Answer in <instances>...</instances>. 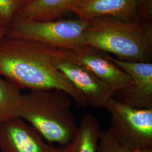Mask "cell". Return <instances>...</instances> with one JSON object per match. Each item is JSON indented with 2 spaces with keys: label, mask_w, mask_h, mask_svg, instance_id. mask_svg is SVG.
I'll use <instances>...</instances> for the list:
<instances>
[{
  "label": "cell",
  "mask_w": 152,
  "mask_h": 152,
  "mask_svg": "<svg viewBox=\"0 0 152 152\" xmlns=\"http://www.w3.org/2000/svg\"><path fill=\"white\" fill-rule=\"evenodd\" d=\"M53 64L84 96L91 107L105 108L112 98L110 87L79 63L72 50L57 48Z\"/></svg>",
  "instance_id": "obj_6"
},
{
  "label": "cell",
  "mask_w": 152,
  "mask_h": 152,
  "mask_svg": "<svg viewBox=\"0 0 152 152\" xmlns=\"http://www.w3.org/2000/svg\"><path fill=\"white\" fill-rule=\"evenodd\" d=\"M7 28H6L0 27V39L4 38L7 33Z\"/></svg>",
  "instance_id": "obj_17"
},
{
  "label": "cell",
  "mask_w": 152,
  "mask_h": 152,
  "mask_svg": "<svg viewBox=\"0 0 152 152\" xmlns=\"http://www.w3.org/2000/svg\"><path fill=\"white\" fill-rule=\"evenodd\" d=\"M102 132L96 117L90 113L85 114L81 118L76 136L68 145L71 152H98Z\"/></svg>",
  "instance_id": "obj_12"
},
{
  "label": "cell",
  "mask_w": 152,
  "mask_h": 152,
  "mask_svg": "<svg viewBox=\"0 0 152 152\" xmlns=\"http://www.w3.org/2000/svg\"><path fill=\"white\" fill-rule=\"evenodd\" d=\"M141 152H152V148H147V149H144L143 150H141Z\"/></svg>",
  "instance_id": "obj_18"
},
{
  "label": "cell",
  "mask_w": 152,
  "mask_h": 152,
  "mask_svg": "<svg viewBox=\"0 0 152 152\" xmlns=\"http://www.w3.org/2000/svg\"><path fill=\"white\" fill-rule=\"evenodd\" d=\"M56 149L44 141L38 131L20 117L0 123L2 152H56Z\"/></svg>",
  "instance_id": "obj_9"
},
{
  "label": "cell",
  "mask_w": 152,
  "mask_h": 152,
  "mask_svg": "<svg viewBox=\"0 0 152 152\" xmlns=\"http://www.w3.org/2000/svg\"><path fill=\"white\" fill-rule=\"evenodd\" d=\"M22 96L20 88L0 77V123L20 117Z\"/></svg>",
  "instance_id": "obj_13"
},
{
  "label": "cell",
  "mask_w": 152,
  "mask_h": 152,
  "mask_svg": "<svg viewBox=\"0 0 152 152\" xmlns=\"http://www.w3.org/2000/svg\"><path fill=\"white\" fill-rule=\"evenodd\" d=\"M71 96L61 90H30L23 94L20 117L50 144L68 145L78 131Z\"/></svg>",
  "instance_id": "obj_3"
},
{
  "label": "cell",
  "mask_w": 152,
  "mask_h": 152,
  "mask_svg": "<svg viewBox=\"0 0 152 152\" xmlns=\"http://www.w3.org/2000/svg\"><path fill=\"white\" fill-rule=\"evenodd\" d=\"M85 44L112 54L118 60L151 63L152 23L123 21L101 17L88 20Z\"/></svg>",
  "instance_id": "obj_2"
},
{
  "label": "cell",
  "mask_w": 152,
  "mask_h": 152,
  "mask_svg": "<svg viewBox=\"0 0 152 152\" xmlns=\"http://www.w3.org/2000/svg\"><path fill=\"white\" fill-rule=\"evenodd\" d=\"M24 5L23 0H0V27H9Z\"/></svg>",
  "instance_id": "obj_14"
},
{
  "label": "cell",
  "mask_w": 152,
  "mask_h": 152,
  "mask_svg": "<svg viewBox=\"0 0 152 152\" xmlns=\"http://www.w3.org/2000/svg\"><path fill=\"white\" fill-rule=\"evenodd\" d=\"M84 0H35L23 6L15 18L44 22L54 20L72 11Z\"/></svg>",
  "instance_id": "obj_11"
},
{
  "label": "cell",
  "mask_w": 152,
  "mask_h": 152,
  "mask_svg": "<svg viewBox=\"0 0 152 152\" xmlns=\"http://www.w3.org/2000/svg\"><path fill=\"white\" fill-rule=\"evenodd\" d=\"M98 152H141L125 147L115 139L110 128L102 131L98 144Z\"/></svg>",
  "instance_id": "obj_15"
},
{
  "label": "cell",
  "mask_w": 152,
  "mask_h": 152,
  "mask_svg": "<svg viewBox=\"0 0 152 152\" xmlns=\"http://www.w3.org/2000/svg\"><path fill=\"white\" fill-rule=\"evenodd\" d=\"M72 12L90 20L109 17L123 21L152 23V0H84Z\"/></svg>",
  "instance_id": "obj_7"
},
{
  "label": "cell",
  "mask_w": 152,
  "mask_h": 152,
  "mask_svg": "<svg viewBox=\"0 0 152 152\" xmlns=\"http://www.w3.org/2000/svg\"><path fill=\"white\" fill-rule=\"evenodd\" d=\"M88 24V20L80 18L39 22L15 18L6 36L74 51L86 45L85 33Z\"/></svg>",
  "instance_id": "obj_4"
},
{
  "label": "cell",
  "mask_w": 152,
  "mask_h": 152,
  "mask_svg": "<svg viewBox=\"0 0 152 152\" xmlns=\"http://www.w3.org/2000/svg\"><path fill=\"white\" fill-rule=\"evenodd\" d=\"M105 108L111 115L110 128L120 144L132 150L152 148V109L132 108L113 98Z\"/></svg>",
  "instance_id": "obj_5"
},
{
  "label": "cell",
  "mask_w": 152,
  "mask_h": 152,
  "mask_svg": "<svg viewBox=\"0 0 152 152\" xmlns=\"http://www.w3.org/2000/svg\"><path fill=\"white\" fill-rule=\"evenodd\" d=\"M56 152H71L70 148L69 145L65 147H61L60 148H57Z\"/></svg>",
  "instance_id": "obj_16"
},
{
  "label": "cell",
  "mask_w": 152,
  "mask_h": 152,
  "mask_svg": "<svg viewBox=\"0 0 152 152\" xmlns=\"http://www.w3.org/2000/svg\"><path fill=\"white\" fill-rule=\"evenodd\" d=\"M57 48L32 40L5 36L0 39V76L20 89L66 92L80 108L84 96L53 64Z\"/></svg>",
  "instance_id": "obj_1"
},
{
  "label": "cell",
  "mask_w": 152,
  "mask_h": 152,
  "mask_svg": "<svg viewBox=\"0 0 152 152\" xmlns=\"http://www.w3.org/2000/svg\"><path fill=\"white\" fill-rule=\"evenodd\" d=\"M73 51L79 63L110 87L113 95L132 85L130 76L110 60L107 53L87 45Z\"/></svg>",
  "instance_id": "obj_10"
},
{
  "label": "cell",
  "mask_w": 152,
  "mask_h": 152,
  "mask_svg": "<svg viewBox=\"0 0 152 152\" xmlns=\"http://www.w3.org/2000/svg\"><path fill=\"white\" fill-rule=\"evenodd\" d=\"M110 60L132 79L130 86L115 93L112 98L132 108L152 109V64L118 60L107 54Z\"/></svg>",
  "instance_id": "obj_8"
},
{
  "label": "cell",
  "mask_w": 152,
  "mask_h": 152,
  "mask_svg": "<svg viewBox=\"0 0 152 152\" xmlns=\"http://www.w3.org/2000/svg\"><path fill=\"white\" fill-rule=\"evenodd\" d=\"M34 1H35V0H23L24 5H27V4H28L31 3V2H32Z\"/></svg>",
  "instance_id": "obj_19"
}]
</instances>
